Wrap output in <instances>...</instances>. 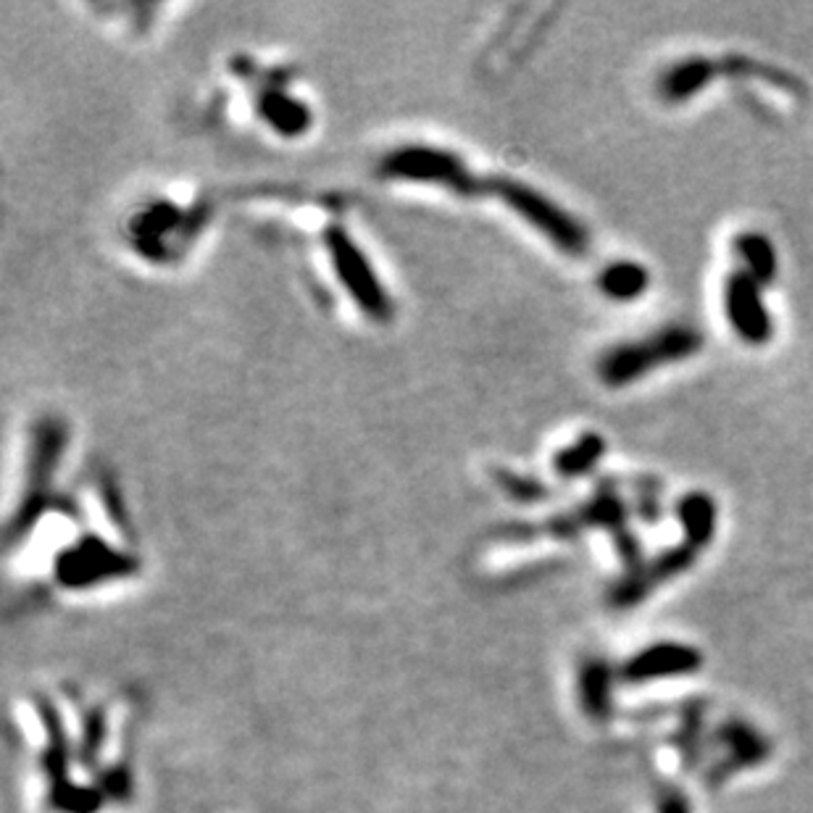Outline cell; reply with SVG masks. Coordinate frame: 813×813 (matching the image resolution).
<instances>
[{"label":"cell","mask_w":813,"mask_h":813,"mask_svg":"<svg viewBox=\"0 0 813 813\" xmlns=\"http://www.w3.org/2000/svg\"><path fill=\"white\" fill-rule=\"evenodd\" d=\"M103 742H105V716H103V711L96 709L85 716L82 750H79V755H82V763L92 766V763L98 761V755H101Z\"/></svg>","instance_id":"16"},{"label":"cell","mask_w":813,"mask_h":813,"mask_svg":"<svg viewBox=\"0 0 813 813\" xmlns=\"http://www.w3.org/2000/svg\"><path fill=\"white\" fill-rule=\"evenodd\" d=\"M61 450V432L55 424L40 427V434L35 440V453H33V467H29V487L24 495L22 508H18L16 519L9 526V543H14V537L24 535V532L33 526V521L40 513L42 503H46V490L48 480H51V471L55 458Z\"/></svg>","instance_id":"8"},{"label":"cell","mask_w":813,"mask_h":813,"mask_svg":"<svg viewBox=\"0 0 813 813\" xmlns=\"http://www.w3.org/2000/svg\"><path fill=\"white\" fill-rule=\"evenodd\" d=\"M498 192L503 201L508 203L521 219L530 221L537 232H543L556 247H561L569 256H582L587 251L589 240L585 227L574 219V216L563 214L554 201L539 195L537 190L526 188L519 182H498Z\"/></svg>","instance_id":"4"},{"label":"cell","mask_w":813,"mask_h":813,"mask_svg":"<svg viewBox=\"0 0 813 813\" xmlns=\"http://www.w3.org/2000/svg\"><path fill=\"white\" fill-rule=\"evenodd\" d=\"M700 347H703V334L698 329L685 325L663 327L645 340L608 351L598 366L600 380L611 388H624V384L643 380L645 374L661 369V366L687 361Z\"/></svg>","instance_id":"1"},{"label":"cell","mask_w":813,"mask_h":813,"mask_svg":"<svg viewBox=\"0 0 813 813\" xmlns=\"http://www.w3.org/2000/svg\"><path fill=\"white\" fill-rule=\"evenodd\" d=\"M129 787H132V782H129V772L124 766L109 768V772H105V785H103L105 798H116V800L129 798Z\"/></svg>","instance_id":"17"},{"label":"cell","mask_w":813,"mask_h":813,"mask_svg":"<svg viewBox=\"0 0 813 813\" xmlns=\"http://www.w3.org/2000/svg\"><path fill=\"white\" fill-rule=\"evenodd\" d=\"M384 174L414 182H437L448 185L456 192L471 190V174L453 153L432 151V148H408L393 153L384 161Z\"/></svg>","instance_id":"7"},{"label":"cell","mask_w":813,"mask_h":813,"mask_svg":"<svg viewBox=\"0 0 813 813\" xmlns=\"http://www.w3.org/2000/svg\"><path fill=\"white\" fill-rule=\"evenodd\" d=\"M732 247H735V258H740V269L745 275L753 277L755 282H761L763 288L777 279L779 256L777 247H774V243L766 234L748 229V232L737 234Z\"/></svg>","instance_id":"9"},{"label":"cell","mask_w":813,"mask_h":813,"mask_svg":"<svg viewBox=\"0 0 813 813\" xmlns=\"http://www.w3.org/2000/svg\"><path fill=\"white\" fill-rule=\"evenodd\" d=\"M37 716H40L42 729L48 740L42 748V772L48 779V803L55 813H101L105 796L101 787L77 785L69 774L72 748L66 740L64 719L51 698L35 700Z\"/></svg>","instance_id":"2"},{"label":"cell","mask_w":813,"mask_h":813,"mask_svg":"<svg viewBox=\"0 0 813 813\" xmlns=\"http://www.w3.org/2000/svg\"><path fill=\"white\" fill-rule=\"evenodd\" d=\"M261 114H264L266 119L275 124L279 132H284V135L303 132L308 124V111L303 109L301 103L279 96V92H271V96H266L264 101H261Z\"/></svg>","instance_id":"14"},{"label":"cell","mask_w":813,"mask_h":813,"mask_svg":"<svg viewBox=\"0 0 813 813\" xmlns=\"http://www.w3.org/2000/svg\"><path fill=\"white\" fill-rule=\"evenodd\" d=\"M580 693H582V703H585V711L593 713V716H600L606 711L608 703V672L600 666L598 661L585 663L580 676Z\"/></svg>","instance_id":"15"},{"label":"cell","mask_w":813,"mask_h":813,"mask_svg":"<svg viewBox=\"0 0 813 813\" xmlns=\"http://www.w3.org/2000/svg\"><path fill=\"white\" fill-rule=\"evenodd\" d=\"M600 290L606 297L619 303H632L637 297L645 295V290L650 288V275L643 264L637 261H617V264H608L598 277Z\"/></svg>","instance_id":"11"},{"label":"cell","mask_w":813,"mask_h":813,"mask_svg":"<svg viewBox=\"0 0 813 813\" xmlns=\"http://www.w3.org/2000/svg\"><path fill=\"white\" fill-rule=\"evenodd\" d=\"M327 247L334 269H338L340 279H343L347 293L358 303V308H361L369 319L388 321L390 312H393V308H390V297L384 293L382 284L377 282L369 261L364 258V253L358 251V247L353 245V240L345 234V229H329Z\"/></svg>","instance_id":"5"},{"label":"cell","mask_w":813,"mask_h":813,"mask_svg":"<svg viewBox=\"0 0 813 813\" xmlns=\"http://www.w3.org/2000/svg\"><path fill=\"white\" fill-rule=\"evenodd\" d=\"M676 517H679L682 526H685L687 543H695L703 548L713 537V530H716V503L706 493H690L676 506Z\"/></svg>","instance_id":"12"},{"label":"cell","mask_w":813,"mask_h":813,"mask_svg":"<svg viewBox=\"0 0 813 813\" xmlns=\"http://www.w3.org/2000/svg\"><path fill=\"white\" fill-rule=\"evenodd\" d=\"M719 74V66L713 61L706 59H687L679 61V64L672 66V69L663 72L661 82H658V90H661V98L669 103H682L690 101L693 96H698L706 85L711 82L713 77Z\"/></svg>","instance_id":"10"},{"label":"cell","mask_w":813,"mask_h":813,"mask_svg":"<svg viewBox=\"0 0 813 813\" xmlns=\"http://www.w3.org/2000/svg\"><path fill=\"white\" fill-rule=\"evenodd\" d=\"M606 453L604 437L598 434H585L574 445L563 448L556 456V471L561 477H580L598 463V458Z\"/></svg>","instance_id":"13"},{"label":"cell","mask_w":813,"mask_h":813,"mask_svg":"<svg viewBox=\"0 0 813 813\" xmlns=\"http://www.w3.org/2000/svg\"><path fill=\"white\" fill-rule=\"evenodd\" d=\"M138 571V561L96 535H87L55 556V582L66 589H87L124 580Z\"/></svg>","instance_id":"3"},{"label":"cell","mask_w":813,"mask_h":813,"mask_svg":"<svg viewBox=\"0 0 813 813\" xmlns=\"http://www.w3.org/2000/svg\"><path fill=\"white\" fill-rule=\"evenodd\" d=\"M724 314H727L732 332L745 345L759 347L774 338V321L763 301V284L745 275L742 269L732 271L724 284Z\"/></svg>","instance_id":"6"}]
</instances>
